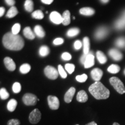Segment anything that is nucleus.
<instances>
[{"instance_id":"nucleus-28","label":"nucleus","mask_w":125,"mask_h":125,"mask_svg":"<svg viewBox=\"0 0 125 125\" xmlns=\"http://www.w3.org/2000/svg\"><path fill=\"white\" fill-rule=\"evenodd\" d=\"M80 32L79 29L78 28H72V29L68 30L67 32V35L68 37H74L77 35Z\"/></svg>"},{"instance_id":"nucleus-5","label":"nucleus","mask_w":125,"mask_h":125,"mask_svg":"<svg viewBox=\"0 0 125 125\" xmlns=\"http://www.w3.org/2000/svg\"><path fill=\"white\" fill-rule=\"evenodd\" d=\"M44 74L47 78L52 80H55L58 78V71L54 67L48 65L45 67L44 70Z\"/></svg>"},{"instance_id":"nucleus-9","label":"nucleus","mask_w":125,"mask_h":125,"mask_svg":"<svg viewBox=\"0 0 125 125\" xmlns=\"http://www.w3.org/2000/svg\"><path fill=\"white\" fill-rule=\"evenodd\" d=\"M114 26L118 30H122L125 29V10L123 12L121 18H119L115 21Z\"/></svg>"},{"instance_id":"nucleus-33","label":"nucleus","mask_w":125,"mask_h":125,"mask_svg":"<svg viewBox=\"0 0 125 125\" xmlns=\"http://www.w3.org/2000/svg\"><path fill=\"white\" fill-rule=\"evenodd\" d=\"M21 90V86L19 82H15L12 86V90L15 93H19Z\"/></svg>"},{"instance_id":"nucleus-37","label":"nucleus","mask_w":125,"mask_h":125,"mask_svg":"<svg viewBox=\"0 0 125 125\" xmlns=\"http://www.w3.org/2000/svg\"><path fill=\"white\" fill-rule=\"evenodd\" d=\"M87 79V75L86 74H83L82 75H77L76 76V80L78 82L81 83H83L86 82V81Z\"/></svg>"},{"instance_id":"nucleus-16","label":"nucleus","mask_w":125,"mask_h":125,"mask_svg":"<svg viewBox=\"0 0 125 125\" xmlns=\"http://www.w3.org/2000/svg\"><path fill=\"white\" fill-rule=\"evenodd\" d=\"M88 100V96L85 90H80L76 95V100L79 103H86Z\"/></svg>"},{"instance_id":"nucleus-3","label":"nucleus","mask_w":125,"mask_h":125,"mask_svg":"<svg viewBox=\"0 0 125 125\" xmlns=\"http://www.w3.org/2000/svg\"><path fill=\"white\" fill-rule=\"evenodd\" d=\"M109 82L111 85L114 87L116 91L121 94L125 93V87L123 82L118 78L113 76L109 79Z\"/></svg>"},{"instance_id":"nucleus-14","label":"nucleus","mask_w":125,"mask_h":125,"mask_svg":"<svg viewBox=\"0 0 125 125\" xmlns=\"http://www.w3.org/2000/svg\"><path fill=\"white\" fill-rule=\"evenodd\" d=\"M94 64V56L93 55L92 52L87 54L86 59L84 67L85 68H89L93 67Z\"/></svg>"},{"instance_id":"nucleus-45","label":"nucleus","mask_w":125,"mask_h":125,"mask_svg":"<svg viewBox=\"0 0 125 125\" xmlns=\"http://www.w3.org/2000/svg\"><path fill=\"white\" fill-rule=\"evenodd\" d=\"M5 9L4 7H1L0 8V16L2 17L5 13Z\"/></svg>"},{"instance_id":"nucleus-40","label":"nucleus","mask_w":125,"mask_h":125,"mask_svg":"<svg viewBox=\"0 0 125 125\" xmlns=\"http://www.w3.org/2000/svg\"><path fill=\"white\" fill-rule=\"evenodd\" d=\"M82 46V43L79 40H76L75 42H74V48L76 50H79L81 48V47Z\"/></svg>"},{"instance_id":"nucleus-6","label":"nucleus","mask_w":125,"mask_h":125,"mask_svg":"<svg viewBox=\"0 0 125 125\" xmlns=\"http://www.w3.org/2000/svg\"><path fill=\"white\" fill-rule=\"evenodd\" d=\"M41 113L38 109H34L30 112L29 116V120L31 124H37L41 121Z\"/></svg>"},{"instance_id":"nucleus-32","label":"nucleus","mask_w":125,"mask_h":125,"mask_svg":"<svg viewBox=\"0 0 125 125\" xmlns=\"http://www.w3.org/2000/svg\"><path fill=\"white\" fill-rule=\"evenodd\" d=\"M9 97V94L5 88H1L0 89V98L2 100H7Z\"/></svg>"},{"instance_id":"nucleus-4","label":"nucleus","mask_w":125,"mask_h":125,"mask_svg":"<svg viewBox=\"0 0 125 125\" xmlns=\"http://www.w3.org/2000/svg\"><path fill=\"white\" fill-rule=\"evenodd\" d=\"M37 97L36 95L32 93H26L22 97L23 102L26 105L33 106L37 104Z\"/></svg>"},{"instance_id":"nucleus-35","label":"nucleus","mask_w":125,"mask_h":125,"mask_svg":"<svg viewBox=\"0 0 125 125\" xmlns=\"http://www.w3.org/2000/svg\"><path fill=\"white\" fill-rule=\"evenodd\" d=\"M65 68L70 74H71L75 70V65L73 64H66L65 65Z\"/></svg>"},{"instance_id":"nucleus-48","label":"nucleus","mask_w":125,"mask_h":125,"mask_svg":"<svg viewBox=\"0 0 125 125\" xmlns=\"http://www.w3.org/2000/svg\"><path fill=\"white\" fill-rule=\"evenodd\" d=\"M120 125L118 123H116V122H115V123H113V125Z\"/></svg>"},{"instance_id":"nucleus-36","label":"nucleus","mask_w":125,"mask_h":125,"mask_svg":"<svg viewBox=\"0 0 125 125\" xmlns=\"http://www.w3.org/2000/svg\"><path fill=\"white\" fill-rule=\"evenodd\" d=\"M58 71H59V74L60 75L61 77H62V78H63V79H65V78H67V73H65L64 69L62 68V65H58Z\"/></svg>"},{"instance_id":"nucleus-34","label":"nucleus","mask_w":125,"mask_h":125,"mask_svg":"<svg viewBox=\"0 0 125 125\" xmlns=\"http://www.w3.org/2000/svg\"><path fill=\"white\" fill-rule=\"evenodd\" d=\"M20 28H21V26L19 23H16L12 28V33L15 35H18V33L20 32Z\"/></svg>"},{"instance_id":"nucleus-17","label":"nucleus","mask_w":125,"mask_h":125,"mask_svg":"<svg viewBox=\"0 0 125 125\" xmlns=\"http://www.w3.org/2000/svg\"><path fill=\"white\" fill-rule=\"evenodd\" d=\"M79 13L82 15L90 16L93 15L95 13V10L92 8L84 7L79 10Z\"/></svg>"},{"instance_id":"nucleus-18","label":"nucleus","mask_w":125,"mask_h":125,"mask_svg":"<svg viewBox=\"0 0 125 125\" xmlns=\"http://www.w3.org/2000/svg\"><path fill=\"white\" fill-rule=\"evenodd\" d=\"M23 34L24 37L29 40H32L35 38V34L30 27H26L23 30Z\"/></svg>"},{"instance_id":"nucleus-26","label":"nucleus","mask_w":125,"mask_h":125,"mask_svg":"<svg viewBox=\"0 0 125 125\" xmlns=\"http://www.w3.org/2000/svg\"><path fill=\"white\" fill-rule=\"evenodd\" d=\"M49 52V48L47 46H46V45H43V46H41L40 50H39V53H40V55L42 56V57H45V56L48 55Z\"/></svg>"},{"instance_id":"nucleus-13","label":"nucleus","mask_w":125,"mask_h":125,"mask_svg":"<svg viewBox=\"0 0 125 125\" xmlns=\"http://www.w3.org/2000/svg\"><path fill=\"white\" fill-rule=\"evenodd\" d=\"M76 89L74 87H71L67 90V92L65 93L64 95V100L66 103H70L73 100V98L74 97V96L75 93Z\"/></svg>"},{"instance_id":"nucleus-11","label":"nucleus","mask_w":125,"mask_h":125,"mask_svg":"<svg viewBox=\"0 0 125 125\" xmlns=\"http://www.w3.org/2000/svg\"><path fill=\"white\" fill-rule=\"evenodd\" d=\"M108 54L113 60L115 61H119L123 58V55L122 53L116 49H111L109 50Z\"/></svg>"},{"instance_id":"nucleus-19","label":"nucleus","mask_w":125,"mask_h":125,"mask_svg":"<svg viewBox=\"0 0 125 125\" xmlns=\"http://www.w3.org/2000/svg\"><path fill=\"white\" fill-rule=\"evenodd\" d=\"M34 32L36 34V35L39 38H42L45 37V32L44 30L40 25H37L34 27Z\"/></svg>"},{"instance_id":"nucleus-39","label":"nucleus","mask_w":125,"mask_h":125,"mask_svg":"<svg viewBox=\"0 0 125 125\" xmlns=\"http://www.w3.org/2000/svg\"><path fill=\"white\" fill-rule=\"evenodd\" d=\"M62 60H65V61H68L70 60L72 58V56L69 53L64 52L62 54Z\"/></svg>"},{"instance_id":"nucleus-12","label":"nucleus","mask_w":125,"mask_h":125,"mask_svg":"<svg viewBox=\"0 0 125 125\" xmlns=\"http://www.w3.org/2000/svg\"><path fill=\"white\" fill-rule=\"evenodd\" d=\"M90 74H91L92 79H93L94 81H96V82H98V81H100L101 78H102L103 72L102 70L100 69V68H94L93 70H92L91 73H90Z\"/></svg>"},{"instance_id":"nucleus-24","label":"nucleus","mask_w":125,"mask_h":125,"mask_svg":"<svg viewBox=\"0 0 125 125\" xmlns=\"http://www.w3.org/2000/svg\"><path fill=\"white\" fill-rule=\"evenodd\" d=\"M18 14V9H17L16 7H11L10 8V9H9L8 11L7 15H6V16L7 18H14L15 16H16Z\"/></svg>"},{"instance_id":"nucleus-2","label":"nucleus","mask_w":125,"mask_h":125,"mask_svg":"<svg viewBox=\"0 0 125 125\" xmlns=\"http://www.w3.org/2000/svg\"><path fill=\"white\" fill-rule=\"evenodd\" d=\"M89 91L97 100L107 99L110 95L109 90L100 81L95 82L90 85Z\"/></svg>"},{"instance_id":"nucleus-10","label":"nucleus","mask_w":125,"mask_h":125,"mask_svg":"<svg viewBox=\"0 0 125 125\" xmlns=\"http://www.w3.org/2000/svg\"><path fill=\"white\" fill-rule=\"evenodd\" d=\"M50 20L52 23L56 24H59L62 23V17L59 12L53 11L50 14Z\"/></svg>"},{"instance_id":"nucleus-42","label":"nucleus","mask_w":125,"mask_h":125,"mask_svg":"<svg viewBox=\"0 0 125 125\" xmlns=\"http://www.w3.org/2000/svg\"><path fill=\"white\" fill-rule=\"evenodd\" d=\"M5 2L9 6H11L13 7L14 5L15 4V0H5Z\"/></svg>"},{"instance_id":"nucleus-20","label":"nucleus","mask_w":125,"mask_h":125,"mask_svg":"<svg viewBox=\"0 0 125 125\" xmlns=\"http://www.w3.org/2000/svg\"><path fill=\"white\" fill-rule=\"evenodd\" d=\"M62 24L64 26H67L70 24L71 22V19H70V12L69 10H67L64 12L62 15Z\"/></svg>"},{"instance_id":"nucleus-23","label":"nucleus","mask_w":125,"mask_h":125,"mask_svg":"<svg viewBox=\"0 0 125 125\" xmlns=\"http://www.w3.org/2000/svg\"><path fill=\"white\" fill-rule=\"evenodd\" d=\"M96 57L98 62L100 64H105L107 61V58L104 53L101 51H98L96 52Z\"/></svg>"},{"instance_id":"nucleus-27","label":"nucleus","mask_w":125,"mask_h":125,"mask_svg":"<svg viewBox=\"0 0 125 125\" xmlns=\"http://www.w3.org/2000/svg\"><path fill=\"white\" fill-rule=\"evenodd\" d=\"M31 70V66L30 65L27 63L23 64L20 67V71L21 74H26L29 73Z\"/></svg>"},{"instance_id":"nucleus-31","label":"nucleus","mask_w":125,"mask_h":125,"mask_svg":"<svg viewBox=\"0 0 125 125\" xmlns=\"http://www.w3.org/2000/svg\"><path fill=\"white\" fill-rule=\"evenodd\" d=\"M32 17L36 19H42L44 17V15H43V12H42L41 10H37L34 11L32 13Z\"/></svg>"},{"instance_id":"nucleus-43","label":"nucleus","mask_w":125,"mask_h":125,"mask_svg":"<svg viewBox=\"0 0 125 125\" xmlns=\"http://www.w3.org/2000/svg\"><path fill=\"white\" fill-rule=\"evenodd\" d=\"M87 55V54H83L82 57H81L80 61H81V62L82 64H85V62L86 59Z\"/></svg>"},{"instance_id":"nucleus-7","label":"nucleus","mask_w":125,"mask_h":125,"mask_svg":"<svg viewBox=\"0 0 125 125\" xmlns=\"http://www.w3.org/2000/svg\"><path fill=\"white\" fill-rule=\"evenodd\" d=\"M48 100V105L50 108L52 110H57L60 107V101H59V98L56 96H48L47 98Z\"/></svg>"},{"instance_id":"nucleus-25","label":"nucleus","mask_w":125,"mask_h":125,"mask_svg":"<svg viewBox=\"0 0 125 125\" xmlns=\"http://www.w3.org/2000/svg\"><path fill=\"white\" fill-rule=\"evenodd\" d=\"M24 8L26 11L32 12L34 9V3L32 0H26L24 2Z\"/></svg>"},{"instance_id":"nucleus-41","label":"nucleus","mask_w":125,"mask_h":125,"mask_svg":"<svg viewBox=\"0 0 125 125\" xmlns=\"http://www.w3.org/2000/svg\"><path fill=\"white\" fill-rule=\"evenodd\" d=\"M64 43V40L62 38H56L53 41V44L55 45H60Z\"/></svg>"},{"instance_id":"nucleus-22","label":"nucleus","mask_w":125,"mask_h":125,"mask_svg":"<svg viewBox=\"0 0 125 125\" xmlns=\"http://www.w3.org/2000/svg\"><path fill=\"white\" fill-rule=\"evenodd\" d=\"M83 46L84 54H88L90 52V41L88 37H86L83 39Z\"/></svg>"},{"instance_id":"nucleus-8","label":"nucleus","mask_w":125,"mask_h":125,"mask_svg":"<svg viewBox=\"0 0 125 125\" xmlns=\"http://www.w3.org/2000/svg\"><path fill=\"white\" fill-rule=\"evenodd\" d=\"M109 29L107 27H100L97 30L94 34V37L96 40H101L105 38L109 34Z\"/></svg>"},{"instance_id":"nucleus-46","label":"nucleus","mask_w":125,"mask_h":125,"mask_svg":"<svg viewBox=\"0 0 125 125\" xmlns=\"http://www.w3.org/2000/svg\"><path fill=\"white\" fill-rule=\"evenodd\" d=\"M85 125H97V123L95 122L94 121H92V122H91L87 123V124Z\"/></svg>"},{"instance_id":"nucleus-21","label":"nucleus","mask_w":125,"mask_h":125,"mask_svg":"<svg viewBox=\"0 0 125 125\" xmlns=\"http://www.w3.org/2000/svg\"><path fill=\"white\" fill-rule=\"evenodd\" d=\"M17 105H18V101L15 99L13 98V99L10 100L7 104V109L9 112H13L16 108Z\"/></svg>"},{"instance_id":"nucleus-1","label":"nucleus","mask_w":125,"mask_h":125,"mask_svg":"<svg viewBox=\"0 0 125 125\" xmlns=\"http://www.w3.org/2000/svg\"><path fill=\"white\" fill-rule=\"evenodd\" d=\"M2 43L5 48L11 51H20L24 47V42L19 35L8 32L3 37Z\"/></svg>"},{"instance_id":"nucleus-38","label":"nucleus","mask_w":125,"mask_h":125,"mask_svg":"<svg viewBox=\"0 0 125 125\" xmlns=\"http://www.w3.org/2000/svg\"><path fill=\"white\" fill-rule=\"evenodd\" d=\"M20 121L18 119H12L9 120L7 122V125H20Z\"/></svg>"},{"instance_id":"nucleus-50","label":"nucleus","mask_w":125,"mask_h":125,"mask_svg":"<svg viewBox=\"0 0 125 125\" xmlns=\"http://www.w3.org/2000/svg\"><path fill=\"white\" fill-rule=\"evenodd\" d=\"M78 125V124H77V125Z\"/></svg>"},{"instance_id":"nucleus-30","label":"nucleus","mask_w":125,"mask_h":125,"mask_svg":"<svg viewBox=\"0 0 125 125\" xmlns=\"http://www.w3.org/2000/svg\"><path fill=\"white\" fill-rule=\"evenodd\" d=\"M115 45L119 48H125V37H120L117 39L115 41Z\"/></svg>"},{"instance_id":"nucleus-29","label":"nucleus","mask_w":125,"mask_h":125,"mask_svg":"<svg viewBox=\"0 0 125 125\" xmlns=\"http://www.w3.org/2000/svg\"><path fill=\"white\" fill-rule=\"evenodd\" d=\"M121 68L119 65L116 64H111L108 68V71L111 74H116L119 72Z\"/></svg>"},{"instance_id":"nucleus-15","label":"nucleus","mask_w":125,"mask_h":125,"mask_svg":"<svg viewBox=\"0 0 125 125\" xmlns=\"http://www.w3.org/2000/svg\"><path fill=\"white\" fill-rule=\"evenodd\" d=\"M4 64L5 65L6 68H7L9 71H13L16 69V64L14 61L10 57H7L4 59Z\"/></svg>"},{"instance_id":"nucleus-49","label":"nucleus","mask_w":125,"mask_h":125,"mask_svg":"<svg viewBox=\"0 0 125 125\" xmlns=\"http://www.w3.org/2000/svg\"><path fill=\"white\" fill-rule=\"evenodd\" d=\"M124 74L125 75V71H124Z\"/></svg>"},{"instance_id":"nucleus-47","label":"nucleus","mask_w":125,"mask_h":125,"mask_svg":"<svg viewBox=\"0 0 125 125\" xmlns=\"http://www.w3.org/2000/svg\"><path fill=\"white\" fill-rule=\"evenodd\" d=\"M100 1L103 3H104V4H106V3H107V2H109V0H100Z\"/></svg>"},{"instance_id":"nucleus-44","label":"nucleus","mask_w":125,"mask_h":125,"mask_svg":"<svg viewBox=\"0 0 125 125\" xmlns=\"http://www.w3.org/2000/svg\"><path fill=\"white\" fill-rule=\"evenodd\" d=\"M53 1L54 0H41V1L43 3V4H45L47 5L51 4L53 2Z\"/></svg>"}]
</instances>
